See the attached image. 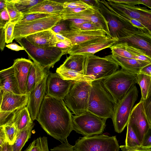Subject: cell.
<instances>
[{
	"label": "cell",
	"mask_w": 151,
	"mask_h": 151,
	"mask_svg": "<svg viewBox=\"0 0 151 151\" xmlns=\"http://www.w3.org/2000/svg\"><path fill=\"white\" fill-rule=\"evenodd\" d=\"M36 120L49 135L61 142L73 130L72 115L62 99L45 94Z\"/></svg>",
	"instance_id": "cell-1"
},
{
	"label": "cell",
	"mask_w": 151,
	"mask_h": 151,
	"mask_svg": "<svg viewBox=\"0 0 151 151\" xmlns=\"http://www.w3.org/2000/svg\"><path fill=\"white\" fill-rule=\"evenodd\" d=\"M115 106L114 100L102 81H91L88 111L102 118L112 119Z\"/></svg>",
	"instance_id": "cell-2"
},
{
	"label": "cell",
	"mask_w": 151,
	"mask_h": 151,
	"mask_svg": "<svg viewBox=\"0 0 151 151\" xmlns=\"http://www.w3.org/2000/svg\"><path fill=\"white\" fill-rule=\"evenodd\" d=\"M121 68L102 80L114 100L116 105L137 83L136 76Z\"/></svg>",
	"instance_id": "cell-3"
},
{
	"label": "cell",
	"mask_w": 151,
	"mask_h": 151,
	"mask_svg": "<svg viewBox=\"0 0 151 151\" xmlns=\"http://www.w3.org/2000/svg\"><path fill=\"white\" fill-rule=\"evenodd\" d=\"M27 53L29 58L44 68L49 70L53 68L63 55L56 47L43 48L35 45L24 37L17 41Z\"/></svg>",
	"instance_id": "cell-4"
},
{
	"label": "cell",
	"mask_w": 151,
	"mask_h": 151,
	"mask_svg": "<svg viewBox=\"0 0 151 151\" xmlns=\"http://www.w3.org/2000/svg\"><path fill=\"white\" fill-rule=\"evenodd\" d=\"M91 82L73 81L63 99L66 106L72 114L76 115L88 111Z\"/></svg>",
	"instance_id": "cell-5"
},
{
	"label": "cell",
	"mask_w": 151,
	"mask_h": 151,
	"mask_svg": "<svg viewBox=\"0 0 151 151\" xmlns=\"http://www.w3.org/2000/svg\"><path fill=\"white\" fill-rule=\"evenodd\" d=\"M119 65L112 55L100 57L94 55L86 56L84 74L95 80L102 81L119 70Z\"/></svg>",
	"instance_id": "cell-6"
},
{
	"label": "cell",
	"mask_w": 151,
	"mask_h": 151,
	"mask_svg": "<svg viewBox=\"0 0 151 151\" xmlns=\"http://www.w3.org/2000/svg\"><path fill=\"white\" fill-rule=\"evenodd\" d=\"M106 120L87 111L72 115L73 129L83 137L99 135L105 128Z\"/></svg>",
	"instance_id": "cell-7"
},
{
	"label": "cell",
	"mask_w": 151,
	"mask_h": 151,
	"mask_svg": "<svg viewBox=\"0 0 151 151\" xmlns=\"http://www.w3.org/2000/svg\"><path fill=\"white\" fill-rule=\"evenodd\" d=\"M74 151H119L116 136L99 134L80 137L73 146Z\"/></svg>",
	"instance_id": "cell-8"
},
{
	"label": "cell",
	"mask_w": 151,
	"mask_h": 151,
	"mask_svg": "<svg viewBox=\"0 0 151 151\" xmlns=\"http://www.w3.org/2000/svg\"><path fill=\"white\" fill-rule=\"evenodd\" d=\"M138 93L135 85L116 105L112 119L116 132L121 133L127 126L131 111L137 99Z\"/></svg>",
	"instance_id": "cell-9"
},
{
	"label": "cell",
	"mask_w": 151,
	"mask_h": 151,
	"mask_svg": "<svg viewBox=\"0 0 151 151\" xmlns=\"http://www.w3.org/2000/svg\"><path fill=\"white\" fill-rule=\"evenodd\" d=\"M36 65V81L35 86L29 93L27 106L33 121L36 120L38 117L41 104L45 95L46 81L50 72L49 70L44 68L37 63Z\"/></svg>",
	"instance_id": "cell-10"
},
{
	"label": "cell",
	"mask_w": 151,
	"mask_h": 151,
	"mask_svg": "<svg viewBox=\"0 0 151 151\" xmlns=\"http://www.w3.org/2000/svg\"><path fill=\"white\" fill-rule=\"evenodd\" d=\"M97 7L108 22L109 37L119 39L133 34L138 29L130 23L116 17L100 0Z\"/></svg>",
	"instance_id": "cell-11"
},
{
	"label": "cell",
	"mask_w": 151,
	"mask_h": 151,
	"mask_svg": "<svg viewBox=\"0 0 151 151\" xmlns=\"http://www.w3.org/2000/svg\"><path fill=\"white\" fill-rule=\"evenodd\" d=\"M62 19L60 14L21 24L15 27L14 36L17 42L30 35L50 29Z\"/></svg>",
	"instance_id": "cell-12"
},
{
	"label": "cell",
	"mask_w": 151,
	"mask_h": 151,
	"mask_svg": "<svg viewBox=\"0 0 151 151\" xmlns=\"http://www.w3.org/2000/svg\"><path fill=\"white\" fill-rule=\"evenodd\" d=\"M106 1L113 9L140 23L151 35V10L146 7L116 2L113 0Z\"/></svg>",
	"instance_id": "cell-13"
},
{
	"label": "cell",
	"mask_w": 151,
	"mask_h": 151,
	"mask_svg": "<svg viewBox=\"0 0 151 151\" xmlns=\"http://www.w3.org/2000/svg\"><path fill=\"white\" fill-rule=\"evenodd\" d=\"M118 42V39L112 38L107 35L105 37L92 40L73 45L68 54L70 55L80 54L85 55H94L103 49L110 48Z\"/></svg>",
	"instance_id": "cell-14"
},
{
	"label": "cell",
	"mask_w": 151,
	"mask_h": 151,
	"mask_svg": "<svg viewBox=\"0 0 151 151\" xmlns=\"http://www.w3.org/2000/svg\"><path fill=\"white\" fill-rule=\"evenodd\" d=\"M128 123L142 143L145 134L150 126L145 112L143 101L140 100L133 108Z\"/></svg>",
	"instance_id": "cell-15"
},
{
	"label": "cell",
	"mask_w": 151,
	"mask_h": 151,
	"mask_svg": "<svg viewBox=\"0 0 151 151\" xmlns=\"http://www.w3.org/2000/svg\"><path fill=\"white\" fill-rule=\"evenodd\" d=\"M73 81L63 79L56 72L53 73L49 72L46 81V94L63 99Z\"/></svg>",
	"instance_id": "cell-16"
},
{
	"label": "cell",
	"mask_w": 151,
	"mask_h": 151,
	"mask_svg": "<svg viewBox=\"0 0 151 151\" xmlns=\"http://www.w3.org/2000/svg\"><path fill=\"white\" fill-rule=\"evenodd\" d=\"M29 93L17 94L0 90V111L13 112L27 106Z\"/></svg>",
	"instance_id": "cell-17"
},
{
	"label": "cell",
	"mask_w": 151,
	"mask_h": 151,
	"mask_svg": "<svg viewBox=\"0 0 151 151\" xmlns=\"http://www.w3.org/2000/svg\"><path fill=\"white\" fill-rule=\"evenodd\" d=\"M63 20L80 18L87 20L100 27L106 32L109 36L108 22L97 7L90 8L80 13L65 15H60Z\"/></svg>",
	"instance_id": "cell-18"
},
{
	"label": "cell",
	"mask_w": 151,
	"mask_h": 151,
	"mask_svg": "<svg viewBox=\"0 0 151 151\" xmlns=\"http://www.w3.org/2000/svg\"><path fill=\"white\" fill-rule=\"evenodd\" d=\"M60 34L69 39L73 45L87 41L106 37L107 32L103 30H84L70 28L69 30L63 32Z\"/></svg>",
	"instance_id": "cell-19"
},
{
	"label": "cell",
	"mask_w": 151,
	"mask_h": 151,
	"mask_svg": "<svg viewBox=\"0 0 151 151\" xmlns=\"http://www.w3.org/2000/svg\"><path fill=\"white\" fill-rule=\"evenodd\" d=\"M118 42H126L142 50L151 58V35L148 33L139 29L132 35L119 39Z\"/></svg>",
	"instance_id": "cell-20"
},
{
	"label": "cell",
	"mask_w": 151,
	"mask_h": 151,
	"mask_svg": "<svg viewBox=\"0 0 151 151\" xmlns=\"http://www.w3.org/2000/svg\"><path fill=\"white\" fill-rule=\"evenodd\" d=\"M33 63L30 60L24 58H18L14 60L12 66L18 88L22 94L27 93V80Z\"/></svg>",
	"instance_id": "cell-21"
},
{
	"label": "cell",
	"mask_w": 151,
	"mask_h": 151,
	"mask_svg": "<svg viewBox=\"0 0 151 151\" xmlns=\"http://www.w3.org/2000/svg\"><path fill=\"white\" fill-rule=\"evenodd\" d=\"M25 38L32 44L43 48L56 47L58 42L55 33L50 29L37 32Z\"/></svg>",
	"instance_id": "cell-22"
},
{
	"label": "cell",
	"mask_w": 151,
	"mask_h": 151,
	"mask_svg": "<svg viewBox=\"0 0 151 151\" xmlns=\"http://www.w3.org/2000/svg\"><path fill=\"white\" fill-rule=\"evenodd\" d=\"M0 90L21 94L12 66L0 71Z\"/></svg>",
	"instance_id": "cell-23"
},
{
	"label": "cell",
	"mask_w": 151,
	"mask_h": 151,
	"mask_svg": "<svg viewBox=\"0 0 151 151\" xmlns=\"http://www.w3.org/2000/svg\"><path fill=\"white\" fill-rule=\"evenodd\" d=\"M111 55L112 58L122 68L135 75L139 74L143 68L150 63L135 59L123 57L114 54H111Z\"/></svg>",
	"instance_id": "cell-24"
},
{
	"label": "cell",
	"mask_w": 151,
	"mask_h": 151,
	"mask_svg": "<svg viewBox=\"0 0 151 151\" xmlns=\"http://www.w3.org/2000/svg\"><path fill=\"white\" fill-rule=\"evenodd\" d=\"M63 9V2L50 0H42L25 13L39 12L60 14Z\"/></svg>",
	"instance_id": "cell-25"
},
{
	"label": "cell",
	"mask_w": 151,
	"mask_h": 151,
	"mask_svg": "<svg viewBox=\"0 0 151 151\" xmlns=\"http://www.w3.org/2000/svg\"><path fill=\"white\" fill-rule=\"evenodd\" d=\"M9 119L14 124L18 131L23 129L33 123L27 106L14 112Z\"/></svg>",
	"instance_id": "cell-26"
},
{
	"label": "cell",
	"mask_w": 151,
	"mask_h": 151,
	"mask_svg": "<svg viewBox=\"0 0 151 151\" xmlns=\"http://www.w3.org/2000/svg\"><path fill=\"white\" fill-rule=\"evenodd\" d=\"M86 56L80 54H72L67 57L62 64L65 68L84 74Z\"/></svg>",
	"instance_id": "cell-27"
},
{
	"label": "cell",
	"mask_w": 151,
	"mask_h": 151,
	"mask_svg": "<svg viewBox=\"0 0 151 151\" xmlns=\"http://www.w3.org/2000/svg\"><path fill=\"white\" fill-rule=\"evenodd\" d=\"M56 72L63 79L73 81H95L91 76L83 74L78 72L68 69L62 65L58 68Z\"/></svg>",
	"instance_id": "cell-28"
},
{
	"label": "cell",
	"mask_w": 151,
	"mask_h": 151,
	"mask_svg": "<svg viewBox=\"0 0 151 151\" xmlns=\"http://www.w3.org/2000/svg\"><path fill=\"white\" fill-rule=\"evenodd\" d=\"M136 80L140 88V100H146L151 96V76L139 73L136 76Z\"/></svg>",
	"instance_id": "cell-29"
},
{
	"label": "cell",
	"mask_w": 151,
	"mask_h": 151,
	"mask_svg": "<svg viewBox=\"0 0 151 151\" xmlns=\"http://www.w3.org/2000/svg\"><path fill=\"white\" fill-rule=\"evenodd\" d=\"M34 126V123L23 129L18 131L17 137L12 145L13 151H21L25 143L30 138Z\"/></svg>",
	"instance_id": "cell-30"
},
{
	"label": "cell",
	"mask_w": 151,
	"mask_h": 151,
	"mask_svg": "<svg viewBox=\"0 0 151 151\" xmlns=\"http://www.w3.org/2000/svg\"><path fill=\"white\" fill-rule=\"evenodd\" d=\"M1 126L3 127L8 142L13 145L17 137L18 132L17 129L10 119Z\"/></svg>",
	"instance_id": "cell-31"
},
{
	"label": "cell",
	"mask_w": 151,
	"mask_h": 151,
	"mask_svg": "<svg viewBox=\"0 0 151 151\" xmlns=\"http://www.w3.org/2000/svg\"><path fill=\"white\" fill-rule=\"evenodd\" d=\"M6 9L10 17V22L16 24L23 17V14L17 9L12 0H6Z\"/></svg>",
	"instance_id": "cell-32"
},
{
	"label": "cell",
	"mask_w": 151,
	"mask_h": 151,
	"mask_svg": "<svg viewBox=\"0 0 151 151\" xmlns=\"http://www.w3.org/2000/svg\"><path fill=\"white\" fill-rule=\"evenodd\" d=\"M24 151H49L47 138L44 136L37 138Z\"/></svg>",
	"instance_id": "cell-33"
},
{
	"label": "cell",
	"mask_w": 151,
	"mask_h": 151,
	"mask_svg": "<svg viewBox=\"0 0 151 151\" xmlns=\"http://www.w3.org/2000/svg\"><path fill=\"white\" fill-rule=\"evenodd\" d=\"M127 132L125 140V145L131 147H141L142 143L139 140L137 134L130 125L128 123Z\"/></svg>",
	"instance_id": "cell-34"
},
{
	"label": "cell",
	"mask_w": 151,
	"mask_h": 151,
	"mask_svg": "<svg viewBox=\"0 0 151 151\" xmlns=\"http://www.w3.org/2000/svg\"><path fill=\"white\" fill-rule=\"evenodd\" d=\"M42 0H12L17 9L23 14Z\"/></svg>",
	"instance_id": "cell-35"
},
{
	"label": "cell",
	"mask_w": 151,
	"mask_h": 151,
	"mask_svg": "<svg viewBox=\"0 0 151 151\" xmlns=\"http://www.w3.org/2000/svg\"><path fill=\"white\" fill-rule=\"evenodd\" d=\"M23 17L17 24L30 22L45 18L58 15L59 14L33 13L23 14Z\"/></svg>",
	"instance_id": "cell-36"
},
{
	"label": "cell",
	"mask_w": 151,
	"mask_h": 151,
	"mask_svg": "<svg viewBox=\"0 0 151 151\" xmlns=\"http://www.w3.org/2000/svg\"><path fill=\"white\" fill-rule=\"evenodd\" d=\"M37 74L36 63L34 62L29 70L27 82V93H29L35 85Z\"/></svg>",
	"instance_id": "cell-37"
},
{
	"label": "cell",
	"mask_w": 151,
	"mask_h": 151,
	"mask_svg": "<svg viewBox=\"0 0 151 151\" xmlns=\"http://www.w3.org/2000/svg\"><path fill=\"white\" fill-rule=\"evenodd\" d=\"M70 28H75L84 30H103L96 24L91 22L78 25H74L70 22Z\"/></svg>",
	"instance_id": "cell-38"
},
{
	"label": "cell",
	"mask_w": 151,
	"mask_h": 151,
	"mask_svg": "<svg viewBox=\"0 0 151 151\" xmlns=\"http://www.w3.org/2000/svg\"><path fill=\"white\" fill-rule=\"evenodd\" d=\"M16 24L9 22L4 28L6 43L7 44L12 42L14 39V33Z\"/></svg>",
	"instance_id": "cell-39"
},
{
	"label": "cell",
	"mask_w": 151,
	"mask_h": 151,
	"mask_svg": "<svg viewBox=\"0 0 151 151\" xmlns=\"http://www.w3.org/2000/svg\"><path fill=\"white\" fill-rule=\"evenodd\" d=\"M70 23L68 20L62 19L50 29L55 33L60 34L70 29Z\"/></svg>",
	"instance_id": "cell-40"
},
{
	"label": "cell",
	"mask_w": 151,
	"mask_h": 151,
	"mask_svg": "<svg viewBox=\"0 0 151 151\" xmlns=\"http://www.w3.org/2000/svg\"><path fill=\"white\" fill-rule=\"evenodd\" d=\"M64 8L72 9L78 7H86L93 8L94 7L91 6L82 0L67 1L63 2Z\"/></svg>",
	"instance_id": "cell-41"
},
{
	"label": "cell",
	"mask_w": 151,
	"mask_h": 151,
	"mask_svg": "<svg viewBox=\"0 0 151 151\" xmlns=\"http://www.w3.org/2000/svg\"><path fill=\"white\" fill-rule=\"evenodd\" d=\"M73 45L70 40L68 39L66 40L58 42L56 47L60 50L63 55L68 54V51L72 48Z\"/></svg>",
	"instance_id": "cell-42"
},
{
	"label": "cell",
	"mask_w": 151,
	"mask_h": 151,
	"mask_svg": "<svg viewBox=\"0 0 151 151\" xmlns=\"http://www.w3.org/2000/svg\"><path fill=\"white\" fill-rule=\"evenodd\" d=\"M61 144L50 149V151H74L73 146L67 140L61 142Z\"/></svg>",
	"instance_id": "cell-43"
},
{
	"label": "cell",
	"mask_w": 151,
	"mask_h": 151,
	"mask_svg": "<svg viewBox=\"0 0 151 151\" xmlns=\"http://www.w3.org/2000/svg\"><path fill=\"white\" fill-rule=\"evenodd\" d=\"M143 101L145 112L148 122L151 126V96Z\"/></svg>",
	"instance_id": "cell-44"
},
{
	"label": "cell",
	"mask_w": 151,
	"mask_h": 151,
	"mask_svg": "<svg viewBox=\"0 0 151 151\" xmlns=\"http://www.w3.org/2000/svg\"><path fill=\"white\" fill-rule=\"evenodd\" d=\"M0 12V28H4L10 22V17L6 8Z\"/></svg>",
	"instance_id": "cell-45"
},
{
	"label": "cell",
	"mask_w": 151,
	"mask_h": 151,
	"mask_svg": "<svg viewBox=\"0 0 151 151\" xmlns=\"http://www.w3.org/2000/svg\"><path fill=\"white\" fill-rule=\"evenodd\" d=\"M89 9L90 8L86 7H78L72 9L64 8L62 11L60 13V15H65L77 14L86 11Z\"/></svg>",
	"instance_id": "cell-46"
},
{
	"label": "cell",
	"mask_w": 151,
	"mask_h": 151,
	"mask_svg": "<svg viewBox=\"0 0 151 151\" xmlns=\"http://www.w3.org/2000/svg\"><path fill=\"white\" fill-rule=\"evenodd\" d=\"M145 148L151 149V126L145 134L141 145Z\"/></svg>",
	"instance_id": "cell-47"
},
{
	"label": "cell",
	"mask_w": 151,
	"mask_h": 151,
	"mask_svg": "<svg viewBox=\"0 0 151 151\" xmlns=\"http://www.w3.org/2000/svg\"><path fill=\"white\" fill-rule=\"evenodd\" d=\"M13 113L0 111V126L3 125L11 118Z\"/></svg>",
	"instance_id": "cell-48"
},
{
	"label": "cell",
	"mask_w": 151,
	"mask_h": 151,
	"mask_svg": "<svg viewBox=\"0 0 151 151\" xmlns=\"http://www.w3.org/2000/svg\"><path fill=\"white\" fill-rule=\"evenodd\" d=\"M120 148L122 151H151V149L145 148L142 147H131L123 145L120 146Z\"/></svg>",
	"instance_id": "cell-49"
},
{
	"label": "cell",
	"mask_w": 151,
	"mask_h": 151,
	"mask_svg": "<svg viewBox=\"0 0 151 151\" xmlns=\"http://www.w3.org/2000/svg\"><path fill=\"white\" fill-rule=\"evenodd\" d=\"M0 49L1 51L4 48L6 43L5 32L4 28H0Z\"/></svg>",
	"instance_id": "cell-50"
},
{
	"label": "cell",
	"mask_w": 151,
	"mask_h": 151,
	"mask_svg": "<svg viewBox=\"0 0 151 151\" xmlns=\"http://www.w3.org/2000/svg\"><path fill=\"white\" fill-rule=\"evenodd\" d=\"M113 1L115 2L130 5H135L140 4L139 0H113Z\"/></svg>",
	"instance_id": "cell-51"
},
{
	"label": "cell",
	"mask_w": 151,
	"mask_h": 151,
	"mask_svg": "<svg viewBox=\"0 0 151 151\" xmlns=\"http://www.w3.org/2000/svg\"><path fill=\"white\" fill-rule=\"evenodd\" d=\"M8 142L2 126H0V146Z\"/></svg>",
	"instance_id": "cell-52"
},
{
	"label": "cell",
	"mask_w": 151,
	"mask_h": 151,
	"mask_svg": "<svg viewBox=\"0 0 151 151\" xmlns=\"http://www.w3.org/2000/svg\"><path fill=\"white\" fill-rule=\"evenodd\" d=\"M67 20H68L71 23L74 25L80 24L83 23L90 22L87 20L80 18L72 19Z\"/></svg>",
	"instance_id": "cell-53"
},
{
	"label": "cell",
	"mask_w": 151,
	"mask_h": 151,
	"mask_svg": "<svg viewBox=\"0 0 151 151\" xmlns=\"http://www.w3.org/2000/svg\"><path fill=\"white\" fill-rule=\"evenodd\" d=\"M6 47L11 50L16 51L24 50L21 46H20L15 43H11L6 45Z\"/></svg>",
	"instance_id": "cell-54"
},
{
	"label": "cell",
	"mask_w": 151,
	"mask_h": 151,
	"mask_svg": "<svg viewBox=\"0 0 151 151\" xmlns=\"http://www.w3.org/2000/svg\"><path fill=\"white\" fill-rule=\"evenodd\" d=\"M139 73H142L151 76V63L143 68Z\"/></svg>",
	"instance_id": "cell-55"
},
{
	"label": "cell",
	"mask_w": 151,
	"mask_h": 151,
	"mask_svg": "<svg viewBox=\"0 0 151 151\" xmlns=\"http://www.w3.org/2000/svg\"><path fill=\"white\" fill-rule=\"evenodd\" d=\"M0 151H13L12 145H10L8 142H6L0 146Z\"/></svg>",
	"instance_id": "cell-56"
},
{
	"label": "cell",
	"mask_w": 151,
	"mask_h": 151,
	"mask_svg": "<svg viewBox=\"0 0 151 151\" xmlns=\"http://www.w3.org/2000/svg\"><path fill=\"white\" fill-rule=\"evenodd\" d=\"M88 5L92 7H97V0H82Z\"/></svg>",
	"instance_id": "cell-57"
},
{
	"label": "cell",
	"mask_w": 151,
	"mask_h": 151,
	"mask_svg": "<svg viewBox=\"0 0 151 151\" xmlns=\"http://www.w3.org/2000/svg\"><path fill=\"white\" fill-rule=\"evenodd\" d=\"M55 34L58 42L64 41L69 39L60 34L55 33Z\"/></svg>",
	"instance_id": "cell-58"
},
{
	"label": "cell",
	"mask_w": 151,
	"mask_h": 151,
	"mask_svg": "<svg viewBox=\"0 0 151 151\" xmlns=\"http://www.w3.org/2000/svg\"><path fill=\"white\" fill-rule=\"evenodd\" d=\"M140 4H143L151 9V0H139Z\"/></svg>",
	"instance_id": "cell-59"
},
{
	"label": "cell",
	"mask_w": 151,
	"mask_h": 151,
	"mask_svg": "<svg viewBox=\"0 0 151 151\" xmlns=\"http://www.w3.org/2000/svg\"><path fill=\"white\" fill-rule=\"evenodd\" d=\"M6 8V0H0V12Z\"/></svg>",
	"instance_id": "cell-60"
}]
</instances>
